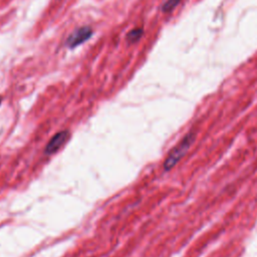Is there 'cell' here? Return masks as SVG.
Segmentation results:
<instances>
[{
  "instance_id": "obj_1",
  "label": "cell",
  "mask_w": 257,
  "mask_h": 257,
  "mask_svg": "<svg viewBox=\"0 0 257 257\" xmlns=\"http://www.w3.org/2000/svg\"><path fill=\"white\" fill-rule=\"evenodd\" d=\"M196 138V134L194 132H189L168 154L166 160L164 161L163 167L165 171L172 170L187 154L191 146L193 145Z\"/></svg>"
},
{
  "instance_id": "obj_2",
  "label": "cell",
  "mask_w": 257,
  "mask_h": 257,
  "mask_svg": "<svg viewBox=\"0 0 257 257\" xmlns=\"http://www.w3.org/2000/svg\"><path fill=\"white\" fill-rule=\"evenodd\" d=\"M93 34L92 29L89 26H81L75 29L66 39V46L69 48H74L85 41H87Z\"/></svg>"
},
{
  "instance_id": "obj_3",
  "label": "cell",
  "mask_w": 257,
  "mask_h": 257,
  "mask_svg": "<svg viewBox=\"0 0 257 257\" xmlns=\"http://www.w3.org/2000/svg\"><path fill=\"white\" fill-rule=\"evenodd\" d=\"M69 138H70V133L67 130H63V131L56 133L50 139V141L47 143L45 150H44L45 155L50 156V155L57 153L63 146H65V144L68 142Z\"/></svg>"
},
{
  "instance_id": "obj_4",
  "label": "cell",
  "mask_w": 257,
  "mask_h": 257,
  "mask_svg": "<svg viewBox=\"0 0 257 257\" xmlns=\"http://www.w3.org/2000/svg\"><path fill=\"white\" fill-rule=\"evenodd\" d=\"M143 35H144V29L142 27H136L127 32L125 39H126L127 43L132 44V43L138 42L142 38Z\"/></svg>"
},
{
  "instance_id": "obj_5",
  "label": "cell",
  "mask_w": 257,
  "mask_h": 257,
  "mask_svg": "<svg viewBox=\"0 0 257 257\" xmlns=\"http://www.w3.org/2000/svg\"><path fill=\"white\" fill-rule=\"evenodd\" d=\"M180 2L181 0H167L162 5V11L165 13H170L179 5Z\"/></svg>"
},
{
  "instance_id": "obj_6",
  "label": "cell",
  "mask_w": 257,
  "mask_h": 257,
  "mask_svg": "<svg viewBox=\"0 0 257 257\" xmlns=\"http://www.w3.org/2000/svg\"><path fill=\"white\" fill-rule=\"evenodd\" d=\"M0 104H1V98H0Z\"/></svg>"
}]
</instances>
